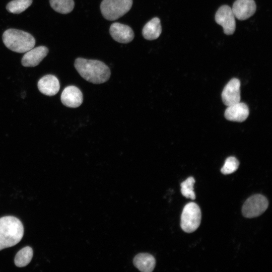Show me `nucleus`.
I'll use <instances>...</instances> for the list:
<instances>
[{
  "label": "nucleus",
  "mask_w": 272,
  "mask_h": 272,
  "mask_svg": "<svg viewBox=\"0 0 272 272\" xmlns=\"http://www.w3.org/2000/svg\"><path fill=\"white\" fill-rule=\"evenodd\" d=\"M74 66L83 79L95 84L105 83L110 77L109 67L98 60L78 57L75 61Z\"/></svg>",
  "instance_id": "obj_1"
},
{
  "label": "nucleus",
  "mask_w": 272,
  "mask_h": 272,
  "mask_svg": "<svg viewBox=\"0 0 272 272\" xmlns=\"http://www.w3.org/2000/svg\"><path fill=\"white\" fill-rule=\"evenodd\" d=\"M24 234L21 221L14 216L0 218V250L18 244Z\"/></svg>",
  "instance_id": "obj_2"
},
{
  "label": "nucleus",
  "mask_w": 272,
  "mask_h": 272,
  "mask_svg": "<svg viewBox=\"0 0 272 272\" xmlns=\"http://www.w3.org/2000/svg\"><path fill=\"white\" fill-rule=\"evenodd\" d=\"M5 46L11 50L24 53L33 48L35 39L30 33L18 29H9L3 34Z\"/></svg>",
  "instance_id": "obj_3"
},
{
  "label": "nucleus",
  "mask_w": 272,
  "mask_h": 272,
  "mask_svg": "<svg viewBox=\"0 0 272 272\" xmlns=\"http://www.w3.org/2000/svg\"><path fill=\"white\" fill-rule=\"evenodd\" d=\"M132 0H103L100 10L103 17L114 21L124 16L131 8Z\"/></svg>",
  "instance_id": "obj_4"
},
{
  "label": "nucleus",
  "mask_w": 272,
  "mask_h": 272,
  "mask_svg": "<svg viewBox=\"0 0 272 272\" xmlns=\"http://www.w3.org/2000/svg\"><path fill=\"white\" fill-rule=\"evenodd\" d=\"M201 218V213L199 206L195 202H189L183 209L180 226L184 232L192 233L199 226Z\"/></svg>",
  "instance_id": "obj_5"
},
{
  "label": "nucleus",
  "mask_w": 272,
  "mask_h": 272,
  "mask_svg": "<svg viewBox=\"0 0 272 272\" xmlns=\"http://www.w3.org/2000/svg\"><path fill=\"white\" fill-rule=\"evenodd\" d=\"M268 206V200L264 196L254 194L244 203L242 209V215L248 218L257 217L265 211Z\"/></svg>",
  "instance_id": "obj_6"
},
{
  "label": "nucleus",
  "mask_w": 272,
  "mask_h": 272,
  "mask_svg": "<svg viewBox=\"0 0 272 272\" xmlns=\"http://www.w3.org/2000/svg\"><path fill=\"white\" fill-rule=\"evenodd\" d=\"M215 19L216 23L223 27L226 35H230L234 33L235 17L230 7L228 5L221 6L216 13Z\"/></svg>",
  "instance_id": "obj_7"
},
{
  "label": "nucleus",
  "mask_w": 272,
  "mask_h": 272,
  "mask_svg": "<svg viewBox=\"0 0 272 272\" xmlns=\"http://www.w3.org/2000/svg\"><path fill=\"white\" fill-rule=\"evenodd\" d=\"M240 82L237 78L231 79L225 86L222 93L224 104L227 106L240 101Z\"/></svg>",
  "instance_id": "obj_8"
},
{
  "label": "nucleus",
  "mask_w": 272,
  "mask_h": 272,
  "mask_svg": "<svg viewBox=\"0 0 272 272\" xmlns=\"http://www.w3.org/2000/svg\"><path fill=\"white\" fill-rule=\"evenodd\" d=\"M256 6L254 0H236L232 11L235 18L239 20H245L255 13Z\"/></svg>",
  "instance_id": "obj_9"
},
{
  "label": "nucleus",
  "mask_w": 272,
  "mask_h": 272,
  "mask_svg": "<svg viewBox=\"0 0 272 272\" xmlns=\"http://www.w3.org/2000/svg\"><path fill=\"white\" fill-rule=\"evenodd\" d=\"M109 33L115 41L120 43H128L134 37V32L129 26L117 22L111 25Z\"/></svg>",
  "instance_id": "obj_10"
},
{
  "label": "nucleus",
  "mask_w": 272,
  "mask_h": 272,
  "mask_svg": "<svg viewBox=\"0 0 272 272\" xmlns=\"http://www.w3.org/2000/svg\"><path fill=\"white\" fill-rule=\"evenodd\" d=\"M48 49L45 46L33 47L26 52L21 60L22 64L25 67H34L38 65L47 55Z\"/></svg>",
  "instance_id": "obj_11"
},
{
  "label": "nucleus",
  "mask_w": 272,
  "mask_h": 272,
  "mask_svg": "<svg viewBox=\"0 0 272 272\" xmlns=\"http://www.w3.org/2000/svg\"><path fill=\"white\" fill-rule=\"evenodd\" d=\"M60 99L64 105L71 108L80 106L83 100L81 91L75 86L65 87L61 93Z\"/></svg>",
  "instance_id": "obj_12"
},
{
  "label": "nucleus",
  "mask_w": 272,
  "mask_h": 272,
  "mask_svg": "<svg viewBox=\"0 0 272 272\" xmlns=\"http://www.w3.org/2000/svg\"><path fill=\"white\" fill-rule=\"evenodd\" d=\"M227 107L224 115L228 120L242 122L248 116L249 109L244 103L239 102Z\"/></svg>",
  "instance_id": "obj_13"
},
{
  "label": "nucleus",
  "mask_w": 272,
  "mask_h": 272,
  "mask_svg": "<svg viewBox=\"0 0 272 272\" xmlns=\"http://www.w3.org/2000/svg\"><path fill=\"white\" fill-rule=\"evenodd\" d=\"M38 88L41 93L45 95L53 96L57 94L59 90V81L53 75L44 76L39 80Z\"/></svg>",
  "instance_id": "obj_14"
},
{
  "label": "nucleus",
  "mask_w": 272,
  "mask_h": 272,
  "mask_svg": "<svg viewBox=\"0 0 272 272\" xmlns=\"http://www.w3.org/2000/svg\"><path fill=\"white\" fill-rule=\"evenodd\" d=\"M162 32L160 20L155 17L148 21L144 26L142 35L148 40H153L159 37Z\"/></svg>",
  "instance_id": "obj_15"
},
{
  "label": "nucleus",
  "mask_w": 272,
  "mask_h": 272,
  "mask_svg": "<svg viewBox=\"0 0 272 272\" xmlns=\"http://www.w3.org/2000/svg\"><path fill=\"white\" fill-rule=\"evenodd\" d=\"M133 262L134 265L140 270L151 272L155 266L156 260L153 255L149 253H141L134 257Z\"/></svg>",
  "instance_id": "obj_16"
},
{
  "label": "nucleus",
  "mask_w": 272,
  "mask_h": 272,
  "mask_svg": "<svg viewBox=\"0 0 272 272\" xmlns=\"http://www.w3.org/2000/svg\"><path fill=\"white\" fill-rule=\"evenodd\" d=\"M33 251L30 246H26L20 250L16 254L14 262L19 267L27 265L33 257Z\"/></svg>",
  "instance_id": "obj_17"
},
{
  "label": "nucleus",
  "mask_w": 272,
  "mask_h": 272,
  "mask_svg": "<svg viewBox=\"0 0 272 272\" xmlns=\"http://www.w3.org/2000/svg\"><path fill=\"white\" fill-rule=\"evenodd\" d=\"M51 7L56 12L62 14L71 13L74 9V0H49Z\"/></svg>",
  "instance_id": "obj_18"
},
{
  "label": "nucleus",
  "mask_w": 272,
  "mask_h": 272,
  "mask_svg": "<svg viewBox=\"0 0 272 272\" xmlns=\"http://www.w3.org/2000/svg\"><path fill=\"white\" fill-rule=\"evenodd\" d=\"M32 3V0H13L9 2L6 9L13 14H20L25 11Z\"/></svg>",
  "instance_id": "obj_19"
},
{
  "label": "nucleus",
  "mask_w": 272,
  "mask_h": 272,
  "mask_svg": "<svg viewBox=\"0 0 272 272\" xmlns=\"http://www.w3.org/2000/svg\"><path fill=\"white\" fill-rule=\"evenodd\" d=\"M195 180L193 177H189L181 184V192L186 198L194 199L195 194L193 190V185Z\"/></svg>",
  "instance_id": "obj_20"
},
{
  "label": "nucleus",
  "mask_w": 272,
  "mask_h": 272,
  "mask_svg": "<svg viewBox=\"0 0 272 272\" xmlns=\"http://www.w3.org/2000/svg\"><path fill=\"white\" fill-rule=\"evenodd\" d=\"M239 165V162L235 157H229L225 160L221 171L223 174H230L236 171Z\"/></svg>",
  "instance_id": "obj_21"
}]
</instances>
